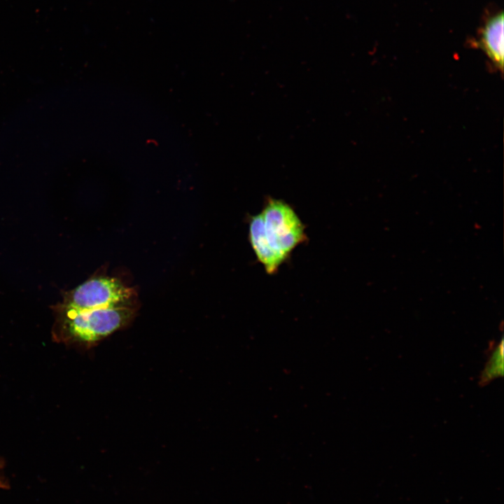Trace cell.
Listing matches in <instances>:
<instances>
[{"instance_id": "1", "label": "cell", "mask_w": 504, "mask_h": 504, "mask_svg": "<svg viewBox=\"0 0 504 504\" xmlns=\"http://www.w3.org/2000/svg\"><path fill=\"white\" fill-rule=\"evenodd\" d=\"M64 328L76 342L93 344L119 330L134 319L136 307L76 310L64 307Z\"/></svg>"}, {"instance_id": "2", "label": "cell", "mask_w": 504, "mask_h": 504, "mask_svg": "<svg viewBox=\"0 0 504 504\" xmlns=\"http://www.w3.org/2000/svg\"><path fill=\"white\" fill-rule=\"evenodd\" d=\"M136 292L117 278L94 276L67 293L64 307L76 310L136 307Z\"/></svg>"}, {"instance_id": "3", "label": "cell", "mask_w": 504, "mask_h": 504, "mask_svg": "<svg viewBox=\"0 0 504 504\" xmlns=\"http://www.w3.org/2000/svg\"><path fill=\"white\" fill-rule=\"evenodd\" d=\"M261 214L270 244L287 259L307 239L301 220L288 203L270 197L265 200Z\"/></svg>"}, {"instance_id": "4", "label": "cell", "mask_w": 504, "mask_h": 504, "mask_svg": "<svg viewBox=\"0 0 504 504\" xmlns=\"http://www.w3.org/2000/svg\"><path fill=\"white\" fill-rule=\"evenodd\" d=\"M249 240L259 262L269 274H274L286 258L272 248L267 237L262 214L250 218Z\"/></svg>"}, {"instance_id": "5", "label": "cell", "mask_w": 504, "mask_h": 504, "mask_svg": "<svg viewBox=\"0 0 504 504\" xmlns=\"http://www.w3.org/2000/svg\"><path fill=\"white\" fill-rule=\"evenodd\" d=\"M503 18L501 11L489 18L482 29L479 40L482 49L501 72L504 62Z\"/></svg>"}, {"instance_id": "6", "label": "cell", "mask_w": 504, "mask_h": 504, "mask_svg": "<svg viewBox=\"0 0 504 504\" xmlns=\"http://www.w3.org/2000/svg\"><path fill=\"white\" fill-rule=\"evenodd\" d=\"M503 338L493 346L485 366L479 376V384L484 386L496 378L503 376L504 371V346Z\"/></svg>"}]
</instances>
